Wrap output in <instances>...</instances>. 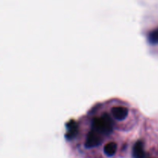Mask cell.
Listing matches in <instances>:
<instances>
[{"label":"cell","mask_w":158,"mask_h":158,"mask_svg":"<svg viewBox=\"0 0 158 158\" xmlns=\"http://www.w3.org/2000/svg\"><path fill=\"white\" fill-rule=\"evenodd\" d=\"M113 121L108 114H103L100 117L94 119L92 123V130L104 137L109 135L113 130Z\"/></svg>","instance_id":"obj_1"},{"label":"cell","mask_w":158,"mask_h":158,"mask_svg":"<svg viewBox=\"0 0 158 158\" xmlns=\"http://www.w3.org/2000/svg\"><path fill=\"white\" fill-rule=\"evenodd\" d=\"M103 136L100 135L97 132H96L94 130H91L86 136V140L85 143V146L87 148H95L99 146L103 140Z\"/></svg>","instance_id":"obj_2"},{"label":"cell","mask_w":158,"mask_h":158,"mask_svg":"<svg viewBox=\"0 0 158 158\" xmlns=\"http://www.w3.org/2000/svg\"><path fill=\"white\" fill-rule=\"evenodd\" d=\"M128 110L124 106H114L111 109V114L117 120H123L128 115Z\"/></svg>","instance_id":"obj_3"},{"label":"cell","mask_w":158,"mask_h":158,"mask_svg":"<svg viewBox=\"0 0 158 158\" xmlns=\"http://www.w3.org/2000/svg\"><path fill=\"white\" fill-rule=\"evenodd\" d=\"M133 157L134 158H145L143 143L140 140L136 142L133 148Z\"/></svg>","instance_id":"obj_4"},{"label":"cell","mask_w":158,"mask_h":158,"mask_svg":"<svg viewBox=\"0 0 158 158\" xmlns=\"http://www.w3.org/2000/svg\"><path fill=\"white\" fill-rule=\"evenodd\" d=\"M117 143L114 142H110V143H106L104 147V153L106 156L108 157H111V156L114 155L115 153L117 152Z\"/></svg>","instance_id":"obj_5"},{"label":"cell","mask_w":158,"mask_h":158,"mask_svg":"<svg viewBox=\"0 0 158 158\" xmlns=\"http://www.w3.org/2000/svg\"><path fill=\"white\" fill-rule=\"evenodd\" d=\"M68 132L66 134V137L68 139H72L76 135L77 132V126L75 122H71L68 124Z\"/></svg>","instance_id":"obj_6"},{"label":"cell","mask_w":158,"mask_h":158,"mask_svg":"<svg viewBox=\"0 0 158 158\" xmlns=\"http://www.w3.org/2000/svg\"><path fill=\"white\" fill-rule=\"evenodd\" d=\"M148 40L151 44L157 45L158 44V29L152 31L148 35Z\"/></svg>","instance_id":"obj_7"}]
</instances>
